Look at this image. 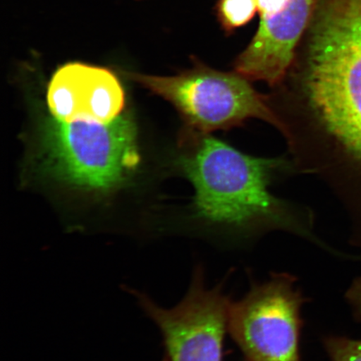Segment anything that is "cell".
I'll return each mask as SVG.
<instances>
[{
  "mask_svg": "<svg viewBox=\"0 0 361 361\" xmlns=\"http://www.w3.org/2000/svg\"><path fill=\"white\" fill-rule=\"evenodd\" d=\"M300 166L331 144L361 159V0H318L286 78L269 94Z\"/></svg>",
  "mask_w": 361,
  "mask_h": 361,
  "instance_id": "6da1fadb",
  "label": "cell"
},
{
  "mask_svg": "<svg viewBox=\"0 0 361 361\" xmlns=\"http://www.w3.org/2000/svg\"><path fill=\"white\" fill-rule=\"evenodd\" d=\"M178 164L192 185L189 232L225 251H247L267 234L281 231L336 252L314 232L309 209L270 192L290 170L284 157L248 155L209 133L185 129Z\"/></svg>",
  "mask_w": 361,
  "mask_h": 361,
  "instance_id": "7a4b0ae2",
  "label": "cell"
},
{
  "mask_svg": "<svg viewBox=\"0 0 361 361\" xmlns=\"http://www.w3.org/2000/svg\"><path fill=\"white\" fill-rule=\"evenodd\" d=\"M130 78L165 99L182 117L185 129L211 134L265 121L284 133V125L271 106L269 94L259 93L252 81L236 71L214 69L198 60L173 76L130 74Z\"/></svg>",
  "mask_w": 361,
  "mask_h": 361,
  "instance_id": "3957f363",
  "label": "cell"
},
{
  "mask_svg": "<svg viewBox=\"0 0 361 361\" xmlns=\"http://www.w3.org/2000/svg\"><path fill=\"white\" fill-rule=\"evenodd\" d=\"M42 150L49 170L73 186L108 190L120 184L140 161L132 121L119 116L107 123L49 120Z\"/></svg>",
  "mask_w": 361,
  "mask_h": 361,
  "instance_id": "277c9868",
  "label": "cell"
},
{
  "mask_svg": "<svg viewBox=\"0 0 361 361\" xmlns=\"http://www.w3.org/2000/svg\"><path fill=\"white\" fill-rule=\"evenodd\" d=\"M297 279L272 273L229 308V336L245 361H302V309L308 301Z\"/></svg>",
  "mask_w": 361,
  "mask_h": 361,
  "instance_id": "5b68a950",
  "label": "cell"
},
{
  "mask_svg": "<svg viewBox=\"0 0 361 361\" xmlns=\"http://www.w3.org/2000/svg\"><path fill=\"white\" fill-rule=\"evenodd\" d=\"M225 283L209 287L204 269L197 264L186 295L171 309L133 290L144 312L159 328L169 361H224L232 302L225 293Z\"/></svg>",
  "mask_w": 361,
  "mask_h": 361,
  "instance_id": "8992f818",
  "label": "cell"
},
{
  "mask_svg": "<svg viewBox=\"0 0 361 361\" xmlns=\"http://www.w3.org/2000/svg\"><path fill=\"white\" fill-rule=\"evenodd\" d=\"M316 2L286 0L276 15L260 20L254 37L234 61L233 71L273 89L281 85L295 61Z\"/></svg>",
  "mask_w": 361,
  "mask_h": 361,
  "instance_id": "52a82bcc",
  "label": "cell"
},
{
  "mask_svg": "<svg viewBox=\"0 0 361 361\" xmlns=\"http://www.w3.org/2000/svg\"><path fill=\"white\" fill-rule=\"evenodd\" d=\"M47 103L59 121L107 123L121 116L125 93L119 79L107 68L70 62L54 73Z\"/></svg>",
  "mask_w": 361,
  "mask_h": 361,
  "instance_id": "ba28073f",
  "label": "cell"
},
{
  "mask_svg": "<svg viewBox=\"0 0 361 361\" xmlns=\"http://www.w3.org/2000/svg\"><path fill=\"white\" fill-rule=\"evenodd\" d=\"M221 28L233 34L246 26L258 13L256 0H219L215 8Z\"/></svg>",
  "mask_w": 361,
  "mask_h": 361,
  "instance_id": "9c48e42d",
  "label": "cell"
},
{
  "mask_svg": "<svg viewBox=\"0 0 361 361\" xmlns=\"http://www.w3.org/2000/svg\"><path fill=\"white\" fill-rule=\"evenodd\" d=\"M322 341L329 361H361V340L326 336Z\"/></svg>",
  "mask_w": 361,
  "mask_h": 361,
  "instance_id": "30bf717a",
  "label": "cell"
},
{
  "mask_svg": "<svg viewBox=\"0 0 361 361\" xmlns=\"http://www.w3.org/2000/svg\"><path fill=\"white\" fill-rule=\"evenodd\" d=\"M347 303L356 322L361 323V276L356 278L345 293Z\"/></svg>",
  "mask_w": 361,
  "mask_h": 361,
  "instance_id": "8fae6325",
  "label": "cell"
},
{
  "mask_svg": "<svg viewBox=\"0 0 361 361\" xmlns=\"http://www.w3.org/2000/svg\"><path fill=\"white\" fill-rule=\"evenodd\" d=\"M286 0H256L260 20L269 19L281 11Z\"/></svg>",
  "mask_w": 361,
  "mask_h": 361,
  "instance_id": "7c38bea8",
  "label": "cell"
},
{
  "mask_svg": "<svg viewBox=\"0 0 361 361\" xmlns=\"http://www.w3.org/2000/svg\"><path fill=\"white\" fill-rule=\"evenodd\" d=\"M164 361H169V360L166 358Z\"/></svg>",
  "mask_w": 361,
  "mask_h": 361,
  "instance_id": "4fadbf2b",
  "label": "cell"
}]
</instances>
